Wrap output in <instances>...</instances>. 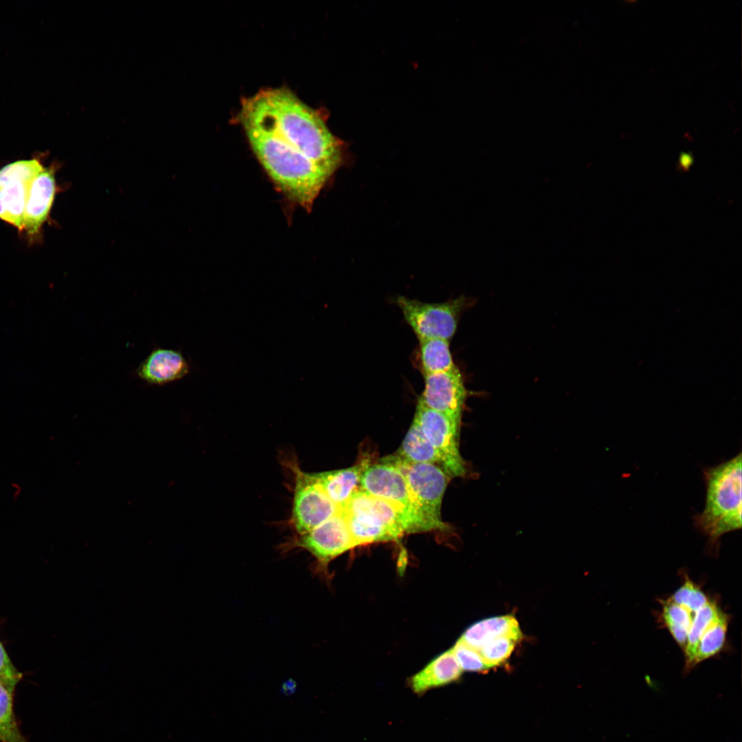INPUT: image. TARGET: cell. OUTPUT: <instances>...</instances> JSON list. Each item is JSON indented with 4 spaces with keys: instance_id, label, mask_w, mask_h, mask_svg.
<instances>
[{
    "instance_id": "obj_10",
    "label": "cell",
    "mask_w": 742,
    "mask_h": 742,
    "mask_svg": "<svg viewBox=\"0 0 742 742\" xmlns=\"http://www.w3.org/2000/svg\"><path fill=\"white\" fill-rule=\"evenodd\" d=\"M293 546L308 551L315 560L314 572L325 574L329 563L355 544L341 510L313 530L299 535Z\"/></svg>"
},
{
    "instance_id": "obj_12",
    "label": "cell",
    "mask_w": 742,
    "mask_h": 742,
    "mask_svg": "<svg viewBox=\"0 0 742 742\" xmlns=\"http://www.w3.org/2000/svg\"><path fill=\"white\" fill-rule=\"evenodd\" d=\"M55 170L47 168L34 179L25 205L23 231L36 234L47 219L56 194Z\"/></svg>"
},
{
    "instance_id": "obj_19",
    "label": "cell",
    "mask_w": 742,
    "mask_h": 742,
    "mask_svg": "<svg viewBox=\"0 0 742 742\" xmlns=\"http://www.w3.org/2000/svg\"><path fill=\"white\" fill-rule=\"evenodd\" d=\"M32 182L20 180L0 182V200L5 214V221L20 231H23L24 212Z\"/></svg>"
},
{
    "instance_id": "obj_2",
    "label": "cell",
    "mask_w": 742,
    "mask_h": 742,
    "mask_svg": "<svg viewBox=\"0 0 742 742\" xmlns=\"http://www.w3.org/2000/svg\"><path fill=\"white\" fill-rule=\"evenodd\" d=\"M241 123L254 153L276 187L310 210L331 175L270 131L250 122Z\"/></svg>"
},
{
    "instance_id": "obj_24",
    "label": "cell",
    "mask_w": 742,
    "mask_h": 742,
    "mask_svg": "<svg viewBox=\"0 0 742 742\" xmlns=\"http://www.w3.org/2000/svg\"><path fill=\"white\" fill-rule=\"evenodd\" d=\"M521 634H508L495 638L478 651L488 668L504 663L511 655Z\"/></svg>"
},
{
    "instance_id": "obj_7",
    "label": "cell",
    "mask_w": 742,
    "mask_h": 742,
    "mask_svg": "<svg viewBox=\"0 0 742 742\" xmlns=\"http://www.w3.org/2000/svg\"><path fill=\"white\" fill-rule=\"evenodd\" d=\"M396 303L419 340L437 338L449 341L469 302L465 297L427 303L401 296L396 298Z\"/></svg>"
},
{
    "instance_id": "obj_21",
    "label": "cell",
    "mask_w": 742,
    "mask_h": 742,
    "mask_svg": "<svg viewBox=\"0 0 742 742\" xmlns=\"http://www.w3.org/2000/svg\"><path fill=\"white\" fill-rule=\"evenodd\" d=\"M662 605V616L665 626L683 650L693 616L697 609H690L673 602L669 598L664 600Z\"/></svg>"
},
{
    "instance_id": "obj_4",
    "label": "cell",
    "mask_w": 742,
    "mask_h": 742,
    "mask_svg": "<svg viewBox=\"0 0 742 742\" xmlns=\"http://www.w3.org/2000/svg\"><path fill=\"white\" fill-rule=\"evenodd\" d=\"M342 510L355 546L397 541L405 533L398 510L359 487Z\"/></svg>"
},
{
    "instance_id": "obj_25",
    "label": "cell",
    "mask_w": 742,
    "mask_h": 742,
    "mask_svg": "<svg viewBox=\"0 0 742 742\" xmlns=\"http://www.w3.org/2000/svg\"><path fill=\"white\" fill-rule=\"evenodd\" d=\"M44 168L36 159L16 161L0 169V182L9 180L32 182Z\"/></svg>"
},
{
    "instance_id": "obj_15",
    "label": "cell",
    "mask_w": 742,
    "mask_h": 742,
    "mask_svg": "<svg viewBox=\"0 0 742 742\" xmlns=\"http://www.w3.org/2000/svg\"><path fill=\"white\" fill-rule=\"evenodd\" d=\"M370 463L369 460L363 459L348 468L313 474L329 499L343 510L353 493L359 488L361 475Z\"/></svg>"
},
{
    "instance_id": "obj_6",
    "label": "cell",
    "mask_w": 742,
    "mask_h": 742,
    "mask_svg": "<svg viewBox=\"0 0 742 742\" xmlns=\"http://www.w3.org/2000/svg\"><path fill=\"white\" fill-rule=\"evenodd\" d=\"M403 475L409 490L430 530H445L441 505L450 477L438 465L412 463L395 454L384 457Z\"/></svg>"
},
{
    "instance_id": "obj_8",
    "label": "cell",
    "mask_w": 742,
    "mask_h": 742,
    "mask_svg": "<svg viewBox=\"0 0 742 742\" xmlns=\"http://www.w3.org/2000/svg\"><path fill=\"white\" fill-rule=\"evenodd\" d=\"M414 420L436 449L440 467L450 477H464L466 462L459 449L461 420L431 409L418 403Z\"/></svg>"
},
{
    "instance_id": "obj_3",
    "label": "cell",
    "mask_w": 742,
    "mask_h": 742,
    "mask_svg": "<svg viewBox=\"0 0 742 742\" xmlns=\"http://www.w3.org/2000/svg\"><path fill=\"white\" fill-rule=\"evenodd\" d=\"M706 486L701 513L693 516L695 527L715 546L722 535L741 528V453L703 469Z\"/></svg>"
},
{
    "instance_id": "obj_5",
    "label": "cell",
    "mask_w": 742,
    "mask_h": 742,
    "mask_svg": "<svg viewBox=\"0 0 742 742\" xmlns=\"http://www.w3.org/2000/svg\"><path fill=\"white\" fill-rule=\"evenodd\" d=\"M359 488L393 505L399 512L405 533L430 531L399 469L382 458L363 471Z\"/></svg>"
},
{
    "instance_id": "obj_17",
    "label": "cell",
    "mask_w": 742,
    "mask_h": 742,
    "mask_svg": "<svg viewBox=\"0 0 742 742\" xmlns=\"http://www.w3.org/2000/svg\"><path fill=\"white\" fill-rule=\"evenodd\" d=\"M726 614L714 600L707 603L696 611L693 616L683 651L685 657L684 673H688L695 667L694 661L699 641L704 634L717 621Z\"/></svg>"
},
{
    "instance_id": "obj_28",
    "label": "cell",
    "mask_w": 742,
    "mask_h": 742,
    "mask_svg": "<svg viewBox=\"0 0 742 742\" xmlns=\"http://www.w3.org/2000/svg\"><path fill=\"white\" fill-rule=\"evenodd\" d=\"M679 164L683 169H688L693 164V158L690 153H682L679 156Z\"/></svg>"
},
{
    "instance_id": "obj_1",
    "label": "cell",
    "mask_w": 742,
    "mask_h": 742,
    "mask_svg": "<svg viewBox=\"0 0 742 742\" xmlns=\"http://www.w3.org/2000/svg\"><path fill=\"white\" fill-rule=\"evenodd\" d=\"M241 122L270 131L330 175L342 160V143L323 116L286 88H269L243 100Z\"/></svg>"
},
{
    "instance_id": "obj_23",
    "label": "cell",
    "mask_w": 742,
    "mask_h": 742,
    "mask_svg": "<svg viewBox=\"0 0 742 742\" xmlns=\"http://www.w3.org/2000/svg\"><path fill=\"white\" fill-rule=\"evenodd\" d=\"M728 617L726 615L715 623L702 636L697 649L694 665L707 660L723 648L726 637Z\"/></svg>"
},
{
    "instance_id": "obj_27",
    "label": "cell",
    "mask_w": 742,
    "mask_h": 742,
    "mask_svg": "<svg viewBox=\"0 0 742 742\" xmlns=\"http://www.w3.org/2000/svg\"><path fill=\"white\" fill-rule=\"evenodd\" d=\"M21 677L0 641V681L15 688Z\"/></svg>"
},
{
    "instance_id": "obj_11",
    "label": "cell",
    "mask_w": 742,
    "mask_h": 742,
    "mask_svg": "<svg viewBox=\"0 0 742 742\" xmlns=\"http://www.w3.org/2000/svg\"><path fill=\"white\" fill-rule=\"evenodd\" d=\"M425 386L419 403L436 412L462 420L466 391L458 368L425 375Z\"/></svg>"
},
{
    "instance_id": "obj_20",
    "label": "cell",
    "mask_w": 742,
    "mask_h": 742,
    "mask_svg": "<svg viewBox=\"0 0 742 742\" xmlns=\"http://www.w3.org/2000/svg\"><path fill=\"white\" fill-rule=\"evenodd\" d=\"M419 341L418 360L423 376L445 372L456 367L449 340L433 338Z\"/></svg>"
},
{
    "instance_id": "obj_22",
    "label": "cell",
    "mask_w": 742,
    "mask_h": 742,
    "mask_svg": "<svg viewBox=\"0 0 742 742\" xmlns=\"http://www.w3.org/2000/svg\"><path fill=\"white\" fill-rule=\"evenodd\" d=\"M14 689L0 681V742H27L19 730L14 712Z\"/></svg>"
},
{
    "instance_id": "obj_26",
    "label": "cell",
    "mask_w": 742,
    "mask_h": 742,
    "mask_svg": "<svg viewBox=\"0 0 742 742\" xmlns=\"http://www.w3.org/2000/svg\"><path fill=\"white\" fill-rule=\"evenodd\" d=\"M451 650L462 671L483 672L488 669L479 651L462 641L458 640Z\"/></svg>"
},
{
    "instance_id": "obj_18",
    "label": "cell",
    "mask_w": 742,
    "mask_h": 742,
    "mask_svg": "<svg viewBox=\"0 0 742 742\" xmlns=\"http://www.w3.org/2000/svg\"><path fill=\"white\" fill-rule=\"evenodd\" d=\"M395 455L409 462L430 463L440 466L436 449L414 419Z\"/></svg>"
},
{
    "instance_id": "obj_16",
    "label": "cell",
    "mask_w": 742,
    "mask_h": 742,
    "mask_svg": "<svg viewBox=\"0 0 742 742\" xmlns=\"http://www.w3.org/2000/svg\"><path fill=\"white\" fill-rule=\"evenodd\" d=\"M508 634H521L519 623L511 615L494 616L475 622L458 639L479 650L488 641Z\"/></svg>"
},
{
    "instance_id": "obj_9",
    "label": "cell",
    "mask_w": 742,
    "mask_h": 742,
    "mask_svg": "<svg viewBox=\"0 0 742 742\" xmlns=\"http://www.w3.org/2000/svg\"><path fill=\"white\" fill-rule=\"evenodd\" d=\"M290 467L295 480L292 523L298 535H302L316 528L341 510L326 495L313 473L302 471L296 462Z\"/></svg>"
},
{
    "instance_id": "obj_13",
    "label": "cell",
    "mask_w": 742,
    "mask_h": 742,
    "mask_svg": "<svg viewBox=\"0 0 742 742\" xmlns=\"http://www.w3.org/2000/svg\"><path fill=\"white\" fill-rule=\"evenodd\" d=\"M188 372V363L180 352L158 348L139 366L137 374L150 384L163 385L183 378Z\"/></svg>"
},
{
    "instance_id": "obj_14",
    "label": "cell",
    "mask_w": 742,
    "mask_h": 742,
    "mask_svg": "<svg viewBox=\"0 0 742 742\" xmlns=\"http://www.w3.org/2000/svg\"><path fill=\"white\" fill-rule=\"evenodd\" d=\"M462 673V670L450 649L412 676L408 685L413 693L422 695L428 690L456 682Z\"/></svg>"
}]
</instances>
